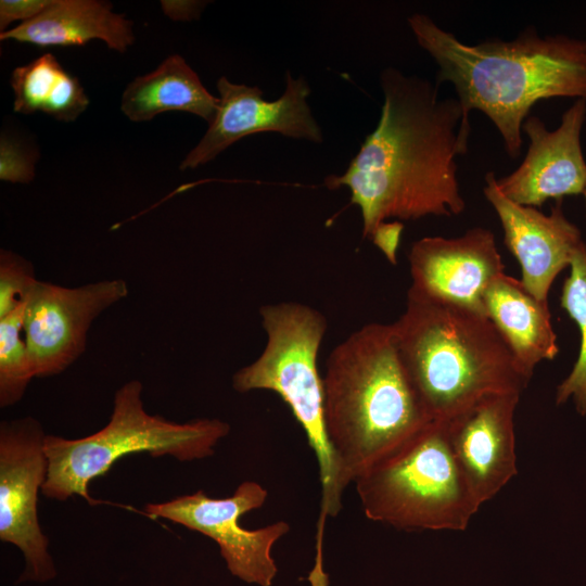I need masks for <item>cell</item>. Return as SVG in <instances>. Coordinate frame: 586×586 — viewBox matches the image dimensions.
Wrapping results in <instances>:
<instances>
[{
  "label": "cell",
  "mask_w": 586,
  "mask_h": 586,
  "mask_svg": "<svg viewBox=\"0 0 586 586\" xmlns=\"http://www.w3.org/2000/svg\"><path fill=\"white\" fill-rule=\"evenodd\" d=\"M383 104L377 127L343 175L324 179L346 187L360 209L362 235L387 219L417 220L463 213L456 158L469 151L470 114L438 85L395 67L380 75Z\"/></svg>",
  "instance_id": "1"
},
{
  "label": "cell",
  "mask_w": 586,
  "mask_h": 586,
  "mask_svg": "<svg viewBox=\"0 0 586 586\" xmlns=\"http://www.w3.org/2000/svg\"><path fill=\"white\" fill-rule=\"evenodd\" d=\"M142 384L130 380L115 393L113 412L100 431L81 437L47 435V479L41 493L64 501L80 496L89 504V484L130 454L170 456L179 461L201 460L214 455L220 440L230 432L219 419H196L184 423L150 415L143 406Z\"/></svg>",
  "instance_id": "6"
},
{
  "label": "cell",
  "mask_w": 586,
  "mask_h": 586,
  "mask_svg": "<svg viewBox=\"0 0 586 586\" xmlns=\"http://www.w3.org/2000/svg\"><path fill=\"white\" fill-rule=\"evenodd\" d=\"M483 302L487 318L526 377L532 378L540 361L557 357L548 303L535 298L520 280L502 273L488 285Z\"/></svg>",
  "instance_id": "17"
},
{
  "label": "cell",
  "mask_w": 586,
  "mask_h": 586,
  "mask_svg": "<svg viewBox=\"0 0 586 586\" xmlns=\"http://www.w3.org/2000/svg\"><path fill=\"white\" fill-rule=\"evenodd\" d=\"M408 25L437 65L435 82H450L467 113L485 114L511 158L521 153L522 126L534 104L551 98L586 100V39L542 36L527 27L511 40L468 44L426 14H411Z\"/></svg>",
  "instance_id": "2"
},
{
  "label": "cell",
  "mask_w": 586,
  "mask_h": 586,
  "mask_svg": "<svg viewBox=\"0 0 586 586\" xmlns=\"http://www.w3.org/2000/svg\"><path fill=\"white\" fill-rule=\"evenodd\" d=\"M583 195H584V198H585V208H586V189H585V191H584V194H583ZM585 216H586V214H585Z\"/></svg>",
  "instance_id": "27"
},
{
  "label": "cell",
  "mask_w": 586,
  "mask_h": 586,
  "mask_svg": "<svg viewBox=\"0 0 586 586\" xmlns=\"http://www.w3.org/2000/svg\"><path fill=\"white\" fill-rule=\"evenodd\" d=\"M25 302L13 313L0 318V406L18 403L36 377L23 331Z\"/></svg>",
  "instance_id": "21"
},
{
  "label": "cell",
  "mask_w": 586,
  "mask_h": 586,
  "mask_svg": "<svg viewBox=\"0 0 586 586\" xmlns=\"http://www.w3.org/2000/svg\"><path fill=\"white\" fill-rule=\"evenodd\" d=\"M13 110L21 114L44 113L61 122H74L89 105L78 78L52 53H44L14 68L10 80Z\"/></svg>",
  "instance_id": "19"
},
{
  "label": "cell",
  "mask_w": 586,
  "mask_h": 586,
  "mask_svg": "<svg viewBox=\"0 0 586 586\" xmlns=\"http://www.w3.org/2000/svg\"><path fill=\"white\" fill-rule=\"evenodd\" d=\"M408 258L411 276L408 294L484 316V293L505 273L496 238L483 227L471 228L455 238H421L412 243Z\"/></svg>",
  "instance_id": "12"
},
{
  "label": "cell",
  "mask_w": 586,
  "mask_h": 586,
  "mask_svg": "<svg viewBox=\"0 0 586 586\" xmlns=\"http://www.w3.org/2000/svg\"><path fill=\"white\" fill-rule=\"evenodd\" d=\"M392 324L432 421L448 422L492 394H521L531 380L492 321L471 309L407 294L406 309Z\"/></svg>",
  "instance_id": "4"
},
{
  "label": "cell",
  "mask_w": 586,
  "mask_h": 586,
  "mask_svg": "<svg viewBox=\"0 0 586 586\" xmlns=\"http://www.w3.org/2000/svg\"><path fill=\"white\" fill-rule=\"evenodd\" d=\"M496 178L494 171L485 175L484 196L499 218L505 245L521 266V283L535 298L548 303L553 280L584 242L582 232L565 217L562 201L546 215L509 200Z\"/></svg>",
  "instance_id": "14"
},
{
  "label": "cell",
  "mask_w": 586,
  "mask_h": 586,
  "mask_svg": "<svg viewBox=\"0 0 586 586\" xmlns=\"http://www.w3.org/2000/svg\"><path fill=\"white\" fill-rule=\"evenodd\" d=\"M404 225L399 221L383 222L377 227L371 234V240L385 255V257L395 265L397 262L396 253L400 242V234Z\"/></svg>",
  "instance_id": "25"
},
{
  "label": "cell",
  "mask_w": 586,
  "mask_h": 586,
  "mask_svg": "<svg viewBox=\"0 0 586 586\" xmlns=\"http://www.w3.org/2000/svg\"><path fill=\"white\" fill-rule=\"evenodd\" d=\"M570 269L562 285L560 306L576 322L581 346L570 374L557 387L556 404L561 405L572 398L576 411L586 416V242L574 253Z\"/></svg>",
  "instance_id": "20"
},
{
  "label": "cell",
  "mask_w": 586,
  "mask_h": 586,
  "mask_svg": "<svg viewBox=\"0 0 586 586\" xmlns=\"http://www.w3.org/2000/svg\"><path fill=\"white\" fill-rule=\"evenodd\" d=\"M46 436L31 417L0 424V539L24 557L18 583H47L58 574L37 509L48 472Z\"/></svg>",
  "instance_id": "9"
},
{
  "label": "cell",
  "mask_w": 586,
  "mask_h": 586,
  "mask_svg": "<svg viewBox=\"0 0 586 586\" xmlns=\"http://www.w3.org/2000/svg\"><path fill=\"white\" fill-rule=\"evenodd\" d=\"M326 430L345 488L430 421L403 364L393 324L368 323L330 354Z\"/></svg>",
  "instance_id": "3"
},
{
  "label": "cell",
  "mask_w": 586,
  "mask_h": 586,
  "mask_svg": "<svg viewBox=\"0 0 586 586\" xmlns=\"http://www.w3.org/2000/svg\"><path fill=\"white\" fill-rule=\"evenodd\" d=\"M259 314L267 334L265 348L257 359L233 374L232 386L240 393H277L305 432L319 468L316 552L322 553L327 519L339 514L344 493L327 435L323 385L317 367L327 319L319 310L297 302L265 305Z\"/></svg>",
  "instance_id": "5"
},
{
  "label": "cell",
  "mask_w": 586,
  "mask_h": 586,
  "mask_svg": "<svg viewBox=\"0 0 586 586\" xmlns=\"http://www.w3.org/2000/svg\"><path fill=\"white\" fill-rule=\"evenodd\" d=\"M206 5L205 1H181V0H163L161 7L165 15L174 21H192L198 20L202 10Z\"/></svg>",
  "instance_id": "26"
},
{
  "label": "cell",
  "mask_w": 586,
  "mask_h": 586,
  "mask_svg": "<svg viewBox=\"0 0 586 586\" xmlns=\"http://www.w3.org/2000/svg\"><path fill=\"white\" fill-rule=\"evenodd\" d=\"M38 153L30 152L22 143L2 133L0 139V179L2 181L29 183L35 178Z\"/></svg>",
  "instance_id": "23"
},
{
  "label": "cell",
  "mask_w": 586,
  "mask_h": 586,
  "mask_svg": "<svg viewBox=\"0 0 586 586\" xmlns=\"http://www.w3.org/2000/svg\"><path fill=\"white\" fill-rule=\"evenodd\" d=\"M586 119V100L577 99L563 113L559 127L546 128L536 115H528L522 132L528 140L521 164L509 175L497 177L499 190L523 206L540 207L546 201L584 194L586 161L581 132Z\"/></svg>",
  "instance_id": "13"
},
{
  "label": "cell",
  "mask_w": 586,
  "mask_h": 586,
  "mask_svg": "<svg viewBox=\"0 0 586 586\" xmlns=\"http://www.w3.org/2000/svg\"><path fill=\"white\" fill-rule=\"evenodd\" d=\"M219 103L215 116L199 143L181 162L180 170L194 169L213 161L240 139L272 131L282 136L321 143L322 131L307 103L310 88L304 77L286 73L280 98L267 101L256 86L233 84L225 76L217 80Z\"/></svg>",
  "instance_id": "11"
},
{
  "label": "cell",
  "mask_w": 586,
  "mask_h": 586,
  "mask_svg": "<svg viewBox=\"0 0 586 586\" xmlns=\"http://www.w3.org/2000/svg\"><path fill=\"white\" fill-rule=\"evenodd\" d=\"M267 497L264 486L245 481L229 497L212 498L198 491L148 504L144 513L207 536L217 544L231 575L246 584L271 586L278 574L272 548L290 532L289 523L277 521L256 530L240 525L241 517L263 507Z\"/></svg>",
  "instance_id": "8"
},
{
  "label": "cell",
  "mask_w": 586,
  "mask_h": 586,
  "mask_svg": "<svg viewBox=\"0 0 586 586\" xmlns=\"http://www.w3.org/2000/svg\"><path fill=\"white\" fill-rule=\"evenodd\" d=\"M112 9L102 0H51L36 17L1 33L0 40L72 47L98 39L123 53L135 41L132 22Z\"/></svg>",
  "instance_id": "16"
},
{
  "label": "cell",
  "mask_w": 586,
  "mask_h": 586,
  "mask_svg": "<svg viewBox=\"0 0 586 586\" xmlns=\"http://www.w3.org/2000/svg\"><path fill=\"white\" fill-rule=\"evenodd\" d=\"M520 396H485L445 422L454 457L480 507L518 472L513 418Z\"/></svg>",
  "instance_id": "15"
},
{
  "label": "cell",
  "mask_w": 586,
  "mask_h": 586,
  "mask_svg": "<svg viewBox=\"0 0 586 586\" xmlns=\"http://www.w3.org/2000/svg\"><path fill=\"white\" fill-rule=\"evenodd\" d=\"M354 483L365 515L402 531H464L481 508L454 457L445 422L430 421Z\"/></svg>",
  "instance_id": "7"
},
{
  "label": "cell",
  "mask_w": 586,
  "mask_h": 586,
  "mask_svg": "<svg viewBox=\"0 0 586 586\" xmlns=\"http://www.w3.org/2000/svg\"><path fill=\"white\" fill-rule=\"evenodd\" d=\"M219 98L203 86L181 55L166 58L153 72L136 77L125 89L120 109L132 122H146L170 111L188 112L209 123Z\"/></svg>",
  "instance_id": "18"
},
{
  "label": "cell",
  "mask_w": 586,
  "mask_h": 586,
  "mask_svg": "<svg viewBox=\"0 0 586 586\" xmlns=\"http://www.w3.org/2000/svg\"><path fill=\"white\" fill-rule=\"evenodd\" d=\"M51 0H1L0 1V30L15 22L29 21L40 14Z\"/></svg>",
  "instance_id": "24"
},
{
  "label": "cell",
  "mask_w": 586,
  "mask_h": 586,
  "mask_svg": "<svg viewBox=\"0 0 586 586\" xmlns=\"http://www.w3.org/2000/svg\"><path fill=\"white\" fill-rule=\"evenodd\" d=\"M123 279L64 288L37 280L25 298L23 331L36 377L66 370L85 352L87 332L105 309L128 295Z\"/></svg>",
  "instance_id": "10"
},
{
  "label": "cell",
  "mask_w": 586,
  "mask_h": 586,
  "mask_svg": "<svg viewBox=\"0 0 586 586\" xmlns=\"http://www.w3.org/2000/svg\"><path fill=\"white\" fill-rule=\"evenodd\" d=\"M36 281L29 260L13 251H0V318L25 302Z\"/></svg>",
  "instance_id": "22"
}]
</instances>
